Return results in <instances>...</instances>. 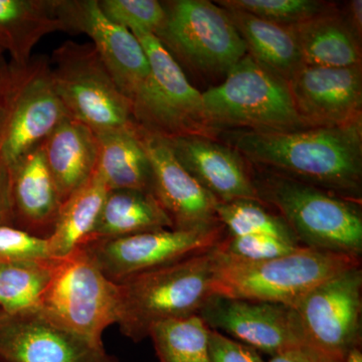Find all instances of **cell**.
Here are the masks:
<instances>
[{"mask_svg": "<svg viewBox=\"0 0 362 362\" xmlns=\"http://www.w3.org/2000/svg\"><path fill=\"white\" fill-rule=\"evenodd\" d=\"M209 356V362H266L258 350L211 328Z\"/></svg>", "mask_w": 362, "mask_h": 362, "instance_id": "836d02e7", "label": "cell"}, {"mask_svg": "<svg viewBox=\"0 0 362 362\" xmlns=\"http://www.w3.org/2000/svg\"><path fill=\"white\" fill-rule=\"evenodd\" d=\"M209 327L199 314L152 326L149 337L159 362H209Z\"/></svg>", "mask_w": 362, "mask_h": 362, "instance_id": "83f0119b", "label": "cell"}, {"mask_svg": "<svg viewBox=\"0 0 362 362\" xmlns=\"http://www.w3.org/2000/svg\"><path fill=\"white\" fill-rule=\"evenodd\" d=\"M42 149L63 202L84 187L96 173L97 136L71 117L45 140Z\"/></svg>", "mask_w": 362, "mask_h": 362, "instance_id": "ffe728a7", "label": "cell"}, {"mask_svg": "<svg viewBox=\"0 0 362 362\" xmlns=\"http://www.w3.org/2000/svg\"><path fill=\"white\" fill-rule=\"evenodd\" d=\"M109 188L99 173L63 202L58 220L47 239L49 256L63 259L84 244L88 239Z\"/></svg>", "mask_w": 362, "mask_h": 362, "instance_id": "484cf974", "label": "cell"}, {"mask_svg": "<svg viewBox=\"0 0 362 362\" xmlns=\"http://www.w3.org/2000/svg\"><path fill=\"white\" fill-rule=\"evenodd\" d=\"M135 125L126 129L94 132L99 147L96 171L109 189L152 194L151 166L136 134Z\"/></svg>", "mask_w": 362, "mask_h": 362, "instance_id": "cb8c5ba5", "label": "cell"}, {"mask_svg": "<svg viewBox=\"0 0 362 362\" xmlns=\"http://www.w3.org/2000/svg\"><path fill=\"white\" fill-rule=\"evenodd\" d=\"M344 16L351 30L356 33L359 40L361 39L362 32V1L354 0L349 2L346 8V16Z\"/></svg>", "mask_w": 362, "mask_h": 362, "instance_id": "74e56055", "label": "cell"}, {"mask_svg": "<svg viewBox=\"0 0 362 362\" xmlns=\"http://www.w3.org/2000/svg\"><path fill=\"white\" fill-rule=\"evenodd\" d=\"M209 124L258 132L310 128L293 101L288 81L246 54L228 71L220 85L202 93Z\"/></svg>", "mask_w": 362, "mask_h": 362, "instance_id": "5b68a950", "label": "cell"}, {"mask_svg": "<svg viewBox=\"0 0 362 362\" xmlns=\"http://www.w3.org/2000/svg\"><path fill=\"white\" fill-rule=\"evenodd\" d=\"M344 362H362V347H356L350 350L345 356Z\"/></svg>", "mask_w": 362, "mask_h": 362, "instance_id": "f35d334b", "label": "cell"}, {"mask_svg": "<svg viewBox=\"0 0 362 362\" xmlns=\"http://www.w3.org/2000/svg\"><path fill=\"white\" fill-rule=\"evenodd\" d=\"M165 21L156 37L171 56L206 76H226L247 54L223 7L207 0L163 2Z\"/></svg>", "mask_w": 362, "mask_h": 362, "instance_id": "ba28073f", "label": "cell"}, {"mask_svg": "<svg viewBox=\"0 0 362 362\" xmlns=\"http://www.w3.org/2000/svg\"><path fill=\"white\" fill-rule=\"evenodd\" d=\"M11 65L8 107L0 140V164L8 168L42 145L71 117L54 88L47 57L32 58L23 66Z\"/></svg>", "mask_w": 362, "mask_h": 362, "instance_id": "30bf717a", "label": "cell"}, {"mask_svg": "<svg viewBox=\"0 0 362 362\" xmlns=\"http://www.w3.org/2000/svg\"><path fill=\"white\" fill-rule=\"evenodd\" d=\"M216 254L197 255L138 274L119 283L117 324L134 342L149 337L152 326L171 319L199 314L213 296Z\"/></svg>", "mask_w": 362, "mask_h": 362, "instance_id": "3957f363", "label": "cell"}, {"mask_svg": "<svg viewBox=\"0 0 362 362\" xmlns=\"http://www.w3.org/2000/svg\"><path fill=\"white\" fill-rule=\"evenodd\" d=\"M104 16L115 25L133 32L156 35L165 21V9L156 0H100Z\"/></svg>", "mask_w": 362, "mask_h": 362, "instance_id": "4dcf8cb0", "label": "cell"}, {"mask_svg": "<svg viewBox=\"0 0 362 362\" xmlns=\"http://www.w3.org/2000/svg\"><path fill=\"white\" fill-rule=\"evenodd\" d=\"M216 218L226 228V235H266L301 246L294 233L279 214L265 204L252 199L218 202ZM303 247V246H301Z\"/></svg>", "mask_w": 362, "mask_h": 362, "instance_id": "f1b7e54d", "label": "cell"}, {"mask_svg": "<svg viewBox=\"0 0 362 362\" xmlns=\"http://www.w3.org/2000/svg\"><path fill=\"white\" fill-rule=\"evenodd\" d=\"M56 32H65V26L52 13L51 0H0V49L14 65L28 63L37 42Z\"/></svg>", "mask_w": 362, "mask_h": 362, "instance_id": "603a6c76", "label": "cell"}, {"mask_svg": "<svg viewBox=\"0 0 362 362\" xmlns=\"http://www.w3.org/2000/svg\"><path fill=\"white\" fill-rule=\"evenodd\" d=\"M166 139L181 165L218 202H261L252 175L243 156L233 147L201 135Z\"/></svg>", "mask_w": 362, "mask_h": 362, "instance_id": "ac0fdd59", "label": "cell"}, {"mask_svg": "<svg viewBox=\"0 0 362 362\" xmlns=\"http://www.w3.org/2000/svg\"><path fill=\"white\" fill-rule=\"evenodd\" d=\"M304 65L344 68L361 65V40L344 16L331 8L289 26Z\"/></svg>", "mask_w": 362, "mask_h": 362, "instance_id": "44dd1931", "label": "cell"}, {"mask_svg": "<svg viewBox=\"0 0 362 362\" xmlns=\"http://www.w3.org/2000/svg\"><path fill=\"white\" fill-rule=\"evenodd\" d=\"M211 329L276 356L305 344L291 307L213 295L199 312Z\"/></svg>", "mask_w": 362, "mask_h": 362, "instance_id": "2e32d148", "label": "cell"}, {"mask_svg": "<svg viewBox=\"0 0 362 362\" xmlns=\"http://www.w3.org/2000/svg\"><path fill=\"white\" fill-rule=\"evenodd\" d=\"M11 77H13V65L11 61H6L4 52L0 49V140H1L4 124H6Z\"/></svg>", "mask_w": 362, "mask_h": 362, "instance_id": "8d00e7d4", "label": "cell"}, {"mask_svg": "<svg viewBox=\"0 0 362 362\" xmlns=\"http://www.w3.org/2000/svg\"><path fill=\"white\" fill-rule=\"evenodd\" d=\"M230 140L267 173L361 202L362 120L281 132L239 130Z\"/></svg>", "mask_w": 362, "mask_h": 362, "instance_id": "6da1fadb", "label": "cell"}, {"mask_svg": "<svg viewBox=\"0 0 362 362\" xmlns=\"http://www.w3.org/2000/svg\"><path fill=\"white\" fill-rule=\"evenodd\" d=\"M168 228H173V223L153 194L109 189L96 223L83 245Z\"/></svg>", "mask_w": 362, "mask_h": 362, "instance_id": "7402d4cb", "label": "cell"}, {"mask_svg": "<svg viewBox=\"0 0 362 362\" xmlns=\"http://www.w3.org/2000/svg\"><path fill=\"white\" fill-rule=\"evenodd\" d=\"M14 226L13 201H11V170L0 164V226Z\"/></svg>", "mask_w": 362, "mask_h": 362, "instance_id": "d590c367", "label": "cell"}, {"mask_svg": "<svg viewBox=\"0 0 362 362\" xmlns=\"http://www.w3.org/2000/svg\"><path fill=\"white\" fill-rule=\"evenodd\" d=\"M51 6L65 32L85 33L92 40L119 90L129 102L135 123L149 130L156 95L148 59L137 37L109 21L98 0H51Z\"/></svg>", "mask_w": 362, "mask_h": 362, "instance_id": "8992f818", "label": "cell"}, {"mask_svg": "<svg viewBox=\"0 0 362 362\" xmlns=\"http://www.w3.org/2000/svg\"><path fill=\"white\" fill-rule=\"evenodd\" d=\"M226 11L246 45L247 54L262 66L289 81L304 65L289 28L269 23L244 11Z\"/></svg>", "mask_w": 362, "mask_h": 362, "instance_id": "d4e9b609", "label": "cell"}, {"mask_svg": "<svg viewBox=\"0 0 362 362\" xmlns=\"http://www.w3.org/2000/svg\"><path fill=\"white\" fill-rule=\"evenodd\" d=\"M132 33L142 45L151 70L156 93V122L152 132L165 138L216 137L218 131L207 120L202 93L188 82L175 57L152 33Z\"/></svg>", "mask_w": 362, "mask_h": 362, "instance_id": "5bb4252c", "label": "cell"}, {"mask_svg": "<svg viewBox=\"0 0 362 362\" xmlns=\"http://www.w3.org/2000/svg\"><path fill=\"white\" fill-rule=\"evenodd\" d=\"M305 344L344 362L362 347V268L325 281L291 307Z\"/></svg>", "mask_w": 362, "mask_h": 362, "instance_id": "8fae6325", "label": "cell"}, {"mask_svg": "<svg viewBox=\"0 0 362 362\" xmlns=\"http://www.w3.org/2000/svg\"><path fill=\"white\" fill-rule=\"evenodd\" d=\"M58 261L37 259L0 267V310L18 314L37 309Z\"/></svg>", "mask_w": 362, "mask_h": 362, "instance_id": "4316f807", "label": "cell"}, {"mask_svg": "<svg viewBox=\"0 0 362 362\" xmlns=\"http://www.w3.org/2000/svg\"><path fill=\"white\" fill-rule=\"evenodd\" d=\"M214 4L286 28L310 20L331 6L317 0H218Z\"/></svg>", "mask_w": 362, "mask_h": 362, "instance_id": "f546056e", "label": "cell"}, {"mask_svg": "<svg viewBox=\"0 0 362 362\" xmlns=\"http://www.w3.org/2000/svg\"><path fill=\"white\" fill-rule=\"evenodd\" d=\"M136 134L148 157L152 194L164 209L173 230H192L221 225L218 201L185 170L165 137L135 125Z\"/></svg>", "mask_w": 362, "mask_h": 362, "instance_id": "9a60e30c", "label": "cell"}, {"mask_svg": "<svg viewBox=\"0 0 362 362\" xmlns=\"http://www.w3.org/2000/svg\"><path fill=\"white\" fill-rule=\"evenodd\" d=\"M223 226L202 230H154L117 239L96 240L82 247L112 282L119 284L144 272L214 250L226 237Z\"/></svg>", "mask_w": 362, "mask_h": 362, "instance_id": "7c38bea8", "label": "cell"}, {"mask_svg": "<svg viewBox=\"0 0 362 362\" xmlns=\"http://www.w3.org/2000/svg\"><path fill=\"white\" fill-rule=\"evenodd\" d=\"M301 246L266 235H228L216 247L225 258L243 262H261L280 258L301 249Z\"/></svg>", "mask_w": 362, "mask_h": 362, "instance_id": "1f68e13d", "label": "cell"}, {"mask_svg": "<svg viewBox=\"0 0 362 362\" xmlns=\"http://www.w3.org/2000/svg\"><path fill=\"white\" fill-rule=\"evenodd\" d=\"M118 308V285L82 247L59 259L37 307L54 322L96 342H102L105 329L117 323Z\"/></svg>", "mask_w": 362, "mask_h": 362, "instance_id": "9c48e42d", "label": "cell"}, {"mask_svg": "<svg viewBox=\"0 0 362 362\" xmlns=\"http://www.w3.org/2000/svg\"><path fill=\"white\" fill-rule=\"evenodd\" d=\"M0 362H118L93 341L54 322L39 309L0 310Z\"/></svg>", "mask_w": 362, "mask_h": 362, "instance_id": "4fadbf2b", "label": "cell"}, {"mask_svg": "<svg viewBox=\"0 0 362 362\" xmlns=\"http://www.w3.org/2000/svg\"><path fill=\"white\" fill-rule=\"evenodd\" d=\"M14 226L47 240L63 202L47 168L42 144L9 168Z\"/></svg>", "mask_w": 362, "mask_h": 362, "instance_id": "d6986e66", "label": "cell"}, {"mask_svg": "<svg viewBox=\"0 0 362 362\" xmlns=\"http://www.w3.org/2000/svg\"><path fill=\"white\" fill-rule=\"evenodd\" d=\"M52 82L69 115L95 133L134 125L129 102L92 44L66 40L52 52Z\"/></svg>", "mask_w": 362, "mask_h": 362, "instance_id": "52a82bcc", "label": "cell"}, {"mask_svg": "<svg viewBox=\"0 0 362 362\" xmlns=\"http://www.w3.org/2000/svg\"><path fill=\"white\" fill-rule=\"evenodd\" d=\"M211 292L216 296L293 307L317 286L349 269L361 257L303 247L261 262L225 258L216 252Z\"/></svg>", "mask_w": 362, "mask_h": 362, "instance_id": "277c9868", "label": "cell"}, {"mask_svg": "<svg viewBox=\"0 0 362 362\" xmlns=\"http://www.w3.org/2000/svg\"><path fill=\"white\" fill-rule=\"evenodd\" d=\"M252 180L259 201L276 209L301 246L362 256L361 202L267 171Z\"/></svg>", "mask_w": 362, "mask_h": 362, "instance_id": "7a4b0ae2", "label": "cell"}, {"mask_svg": "<svg viewBox=\"0 0 362 362\" xmlns=\"http://www.w3.org/2000/svg\"><path fill=\"white\" fill-rule=\"evenodd\" d=\"M288 84L298 114L308 127H334L362 120L361 65H303Z\"/></svg>", "mask_w": 362, "mask_h": 362, "instance_id": "e0dca14e", "label": "cell"}, {"mask_svg": "<svg viewBox=\"0 0 362 362\" xmlns=\"http://www.w3.org/2000/svg\"><path fill=\"white\" fill-rule=\"evenodd\" d=\"M266 362H341L326 356L307 344L298 345L280 352Z\"/></svg>", "mask_w": 362, "mask_h": 362, "instance_id": "e575fe53", "label": "cell"}, {"mask_svg": "<svg viewBox=\"0 0 362 362\" xmlns=\"http://www.w3.org/2000/svg\"><path fill=\"white\" fill-rule=\"evenodd\" d=\"M47 258H52L47 240L35 237L16 226H0V267Z\"/></svg>", "mask_w": 362, "mask_h": 362, "instance_id": "d6a6232c", "label": "cell"}]
</instances>
